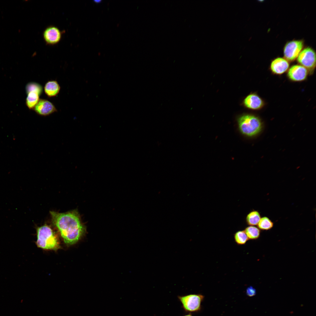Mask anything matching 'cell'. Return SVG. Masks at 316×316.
<instances>
[{"instance_id": "cell-1", "label": "cell", "mask_w": 316, "mask_h": 316, "mask_svg": "<svg viewBox=\"0 0 316 316\" xmlns=\"http://www.w3.org/2000/svg\"><path fill=\"white\" fill-rule=\"evenodd\" d=\"M53 224L59 230L65 243L68 245L77 242L86 232V227L82 223L76 211L60 213L51 211Z\"/></svg>"}, {"instance_id": "cell-2", "label": "cell", "mask_w": 316, "mask_h": 316, "mask_svg": "<svg viewBox=\"0 0 316 316\" xmlns=\"http://www.w3.org/2000/svg\"><path fill=\"white\" fill-rule=\"evenodd\" d=\"M38 247L45 250H56L60 247L58 238L49 226L44 225L37 229Z\"/></svg>"}, {"instance_id": "cell-3", "label": "cell", "mask_w": 316, "mask_h": 316, "mask_svg": "<svg viewBox=\"0 0 316 316\" xmlns=\"http://www.w3.org/2000/svg\"><path fill=\"white\" fill-rule=\"evenodd\" d=\"M238 128L243 135L253 137L258 134L262 128V123L259 118L250 114H244L237 119Z\"/></svg>"}, {"instance_id": "cell-4", "label": "cell", "mask_w": 316, "mask_h": 316, "mask_svg": "<svg viewBox=\"0 0 316 316\" xmlns=\"http://www.w3.org/2000/svg\"><path fill=\"white\" fill-rule=\"evenodd\" d=\"M297 61L305 67L310 74L312 73L316 66V54L314 50L308 47L302 50L297 57Z\"/></svg>"}, {"instance_id": "cell-5", "label": "cell", "mask_w": 316, "mask_h": 316, "mask_svg": "<svg viewBox=\"0 0 316 316\" xmlns=\"http://www.w3.org/2000/svg\"><path fill=\"white\" fill-rule=\"evenodd\" d=\"M303 42L302 40H293L288 42L284 49L285 59L289 61H294L302 50Z\"/></svg>"}, {"instance_id": "cell-6", "label": "cell", "mask_w": 316, "mask_h": 316, "mask_svg": "<svg viewBox=\"0 0 316 316\" xmlns=\"http://www.w3.org/2000/svg\"><path fill=\"white\" fill-rule=\"evenodd\" d=\"M178 298L186 311L193 312L199 310L203 296L201 295L190 294L179 296Z\"/></svg>"}, {"instance_id": "cell-7", "label": "cell", "mask_w": 316, "mask_h": 316, "mask_svg": "<svg viewBox=\"0 0 316 316\" xmlns=\"http://www.w3.org/2000/svg\"><path fill=\"white\" fill-rule=\"evenodd\" d=\"M308 73V70L305 67L301 65H295L289 69L287 75L291 80L299 82L305 80Z\"/></svg>"}, {"instance_id": "cell-8", "label": "cell", "mask_w": 316, "mask_h": 316, "mask_svg": "<svg viewBox=\"0 0 316 316\" xmlns=\"http://www.w3.org/2000/svg\"><path fill=\"white\" fill-rule=\"evenodd\" d=\"M243 103L245 107L255 110L261 109L265 105L262 99L255 93L248 95L244 99Z\"/></svg>"}, {"instance_id": "cell-9", "label": "cell", "mask_w": 316, "mask_h": 316, "mask_svg": "<svg viewBox=\"0 0 316 316\" xmlns=\"http://www.w3.org/2000/svg\"><path fill=\"white\" fill-rule=\"evenodd\" d=\"M33 110L38 115L47 116L57 111L54 104L47 100L40 99Z\"/></svg>"}, {"instance_id": "cell-10", "label": "cell", "mask_w": 316, "mask_h": 316, "mask_svg": "<svg viewBox=\"0 0 316 316\" xmlns=\"http://www.w3.org/2000/svg\"><path fill=\"white\" fill-rule=\"evenodd\" d=\"M43 37L46 43L49 45L57 44L60 40L61 33L56 27L51 26L47 28L44 32Z\"/></svg>"}, {"instance_id": "cell-11", "label": "cell", "mask_w": 316, "mask_h": 316, "mask_svg": "<svg viewBox=\"0 0 316 316\" xmlns=\"http://www.w3.org/2000/svg\"><path fill=\"white\" fill-rule=\"evenodd\" d=\"M289 63L286 59L278 57L273 60L270 64L272 72L276 75H281L286 72L289 67Z\"/></svg>"}, {"instance_id": "cell-12", "label": "cell", "mask_w": 316, "mask_h": 316, "mask_svg": "<svg viewBox=\"0 0 316 316\" xmlns=\"http://www.w3.org/2000/svg\"><path fill=\"white\" fill-rule=\"evenodd\" d=\"M45 94L49 97H51L56 96L59 93L60 90V86L56 80H50L45 84L44 87Z\"/></svg>"}, {"instance_id": "cell-13", "label": "cell", "mask_w": 316, "mask_h": 316, "mask_svg": "<svg viewBox=\"0 0 316 316\" xmlns=\"http://www.w3.org/2000/svg\"><path fill=\"white\" fill-rule=\"evenodd\" d=\"M261 218L260 213L257 211L253 210L247 215L246 221L249 226L257 225Z\"/></svg>"}, {"instance_id": "cell-14", "label": "cell", "mask_w": 316, "mask_h": 316, "mask_svg": "<svg viewBox=\"0 0 316 316\" xmlns=\"http://www.w3.org/2000/svg\"><path fill=\"white\" fill-rule=\"evenodd\" d=\"M27 94L28 96L26 99V105L29 109H33L40 99V96L37 93L33 92H30Z\"/></svg>"}, {"instance_id": "cell-15", "label": "cell", "mask_w": 316, "mask_h": 316, "mask_svg": "<svg viewBox=\"0 0 316 316\" xmlns=\"http://www.w3.org/2000/svg\"><path fill=\"white\" fill-rule=\"evenodd\" d=\"M244 231L249 239L256 240L260 236V230L255 226H249L245 228Z\"/></svg>"}, {"instance_id": "cell-16", "label": "cell", "mask_w": 316, "mask_h": 316, "mask_svg": "<svg viewBox=\"0 0 316 316\" xmlns=\"http://www.w3.org/2000/svg\"><path fill=\"white\" fill-rule=\"evenodd\" d=\"M273 225V222L269 218L264 217L261 218L257 226L260 230H268L271 229Z\"/></svg>"}, {"instance_id": "cell-17", "label": "cell", "mask_w": 316, "mask_h": 316, "mask_svg": "<svg viewBox=\"0 0 316 316\" xmlns=\"http://www.w3.org/2000/svg\"><path fill=\"white\" fill-rule=\"evenodd\" d=\"M234 240L238 245H243L249 240L244 230H240L236 232L234 236Z\"/></svg>"}, {"instance_id": "cell-18", "label": "cell", "mask_w": 316, "mask_h": 316, "mask_svg": "<svg viewBox=\"0 0 316 316\" xmlns=\"http://www.w3.org/2000/svg\"><path fill=\"white\" fill-rule=\"evenodd\" d=\"M26 91L27 94L33 92L37 93L40 96L42 93L43 88L42 85L38 83L30 82L26 85Z\"/></svg>"}, {"instance_id": "cell-19", "label": "cell", "mask_w": 316, "mask_h": 316, "mask_svg": "<svg viewBox=\"0 0 316 316\" xmlns=\"http://www.w3.org/2000/svg\"><path fill=\"white\" fill-rule=\"evenodd\" d=\"M255 289L251 286L248 288L246 290L247 294L249 296H253L255 294Z\"/></svg>"}, {"instance_id": "cell-20", "label": "cell", "mask_w": 316, "mask_h": 316, "mask_svg": "<svg viewBox=\"0 0 316 316\" xmlns=\"http://www.w3.org/2000/svg\"><path fill=\"white\" fill-rule=\"evenodd\" d=\"M94 1L95 2H100L101 1V0H95Z\"/></svg>"}, {"instance_id": "cell-21", "label": "cell", "mask_w": 316, "mask_h": 316, "mask_svg": "<svg viewBox=\"0 0 316 316\" xmlns=\"http://www.w3.org/2000/svg\"><path fill=\"white\" fill-rule=\"evenodd\" d=\"M185 316H191V315H185Z\"/></svg>"}]
</instances>
